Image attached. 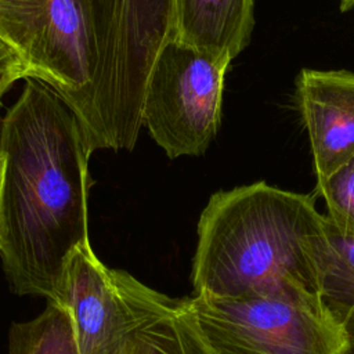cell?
I'll use <instances>...</instances> for the list:
<instances>
[{
    "label": "cell",
    "instance_id": "1",
    "mask_svg": "<svg viewBox=\"0 0 354 354\" xmlns=\"http://www.w3.org/2000/svg\"><path fill=\"white\" fill-rule=\"evenodd\" d=\"M80 119L28 79L0 127V259L10 289L59 303L65 264L88 242V159Z\"/></svg>",
    "mask_w": 354,
    "mask_h": 354
},
{
    "label": "cell",
    "instance_id": "2",
    "mask_svg": "<svg viewBox=\"0 0 354 354\" xmlns=\"http://www.w3.org/2000/svg\"><path fill=\"white\" fill-rule=\"evenodd\" d=\"M330 242L311 195L264 181L213 194L201 213L195 295L248 299L286 292L319 297Z\"/></svg>",
    "mask_w": 354,
    "mask_h": 354
},
{
    "label": "cell",
    "instance_id": "3",
    "mask_svg": "<svg viewBox=\"0 0 354 354\" xmlns=\"http://www.w3.org/2000/svg\"><path fill=\"white\" fill-rule=\"evenodd\" d=\"M189 317L212 354H350L346 332L318 296L286 292L248 299L195 295Z\"/></svg>",
    "mask_w": 354,
    "mask_h": 354
},
{
    "label": "cell",
    "instance_id": "4",
    "mask_svg": "<svg viewBox=\"0 0 354 354\" xmlns=\"http://www.w3.org/2000/svg\"><path fill=\"white\" fill-rule=\"evenodd\" d=\"M231 61L174 36L159 50L145 83L142 126L170 159L202 155L216 137Z\"/></svg>",
    "mask_w": 354,
    "mask_h": 354
},
{
    "label": "cell",
    "instance_id": "5",
    "mask_svg": "<svg viewBox=\"0 0 354 354\" xmlns=\"http://www.w3.org/2000/svg\"><path fill=\"white\" fill-rule=\"evenodd\" d=\"M0 40L28 79L46 83L71 108L91 82V40L83 0H0Z\"/></svg>",
    "mask_w": 354,
    "mask_h": 354
},
{
    "label": "cell",
    "instance_id": "6",
    "mask_svg": "<svg viewBox=\"0 0 354 354\" xmlns=\"http://www.w3.org/2000/svg\"><path fill=\"white\" fill-rule=\"evenodd\" d=\"M170 297L98 260L90 242L68 257L59 304L71 314L80 354H126L134 330Z\"/></svg>",
    "mask_w": 354,
    "mask_h": 354
},
{
    "label": "cell",
    "instance_id": "7",
    "mask_svg": "<svg viewBox=\"0 0 354 354\" xmlns=\"http://www.w3.org/2000/svg\"><path fill=\"white\" fill-rule=\"evenodd\" d=\"M296 104L322 181L354 156V72L301 69Z\"/></svg>",
    "mask_w": 354,
    "mask_h": 354
},
{
    "label": "cell",
    "instance_id": "8",
    "mask_svg": "<svg viewBox=\"0 0 354 354\" xmlns=\"http://www.w3.org/2000/svg\"><path fill=\"white\" fill-rule=\"evenodd\" d=\"M174 37L234 59L250 41L254 0H173Z\"/></svg>",
    "mask_w": 354,
    "mask_h": 354
},
{
    "label": "cell",
    "instance_id": "9",
    "mask_svg": "<svg viewBox=\"0 0 354 354\" xmlns=\"http://www.w3.org/2000/svg\"><path fill=\"white\" fill-rule=\"evenodd\" d=\"M126 354H212L199 336L185 299H169L131 335Z\"/></svg>",
    "mask_w": 354,
    "mask_h": 354
},
{
    "label": "cell",
    "instance_id": "10",
    "mask_svg": "<svg viewBox=\"0 0 354 354\" xmlns=\"http://www.w3.org/2000/svg\"><path fill=\"white\" fill-rule=\"evenodd\" d=\"M328 235L330 250L321 281L319 299L346 332L354 353V236L340 232L329 221Z\"/></svg>",
    "mask_w": 354,
    "mask_h": 354
},
{
    "label": "cell",
    "instance_id": "11",
    "mask_svg": "<svg viewBox=\"0 0 354 354\" xmlns=\"http://www.w3.org/2000/svg\"><path fill=\"white\" fill-rule=\"evenodd\" d=\"M8 354H80L69 310L47 301L36 318L14 322L8 330Z\"/></svg>",
    "mask_w": 354,
    "mask_h": 354
},
{
    "label": "cell",
    "instance_id": "12",
    "mask_svg": "<svg viewBox=\"0 0 354 354\" xmlns=\"http://www.w3.org/2000/svg\"><path fill=\"white\" fill-rule=\"evenodd\" d=\"M315 191L325 201L328 221L340 232L354 236V156L329 177L317 181Z\"/></svg>",
    "mask_w": 354,
    "mask_h": 354
},
{
    "label": "cell",
    "instance_id": "13",
    "mask_svg": "<svg viewBox=\"0 0 354 354\" xmlns=\"http://www.w3.org/2000/svg\"><path fill=\"white\" fill-rule=\"evenodd\" d=\"M18 79H28L21 58L0 40V98Z\"/></svg>",
    "mask_w": 354,
    "mask_h": 354
},
{
    "label": "cell",
    "instance_id": "14",
    "mask_svg": "<svg viewBox=\"0 0 354 354\" xmlns=\"http://www.w3.org/2000/svg\"><path fill=\"white\" fill-rule=\"evenodd\" d=\"M340 11H347L354 7V0H339Z\"/></svg>",
    "mask_w": 354,
    "mask_h": 354
},
{
    "label": "cell",
    "instance_id": "15",
    "mask_svg": "<svg viewBox=\"0 0 354 354\" xmlns=\"http://www.w3.org/2000/svg\"><path fill=\"white\" fill-rule=\"evenodd\" d=\"M1 166H3V160H1V155H0V178H1Z\"/></svg>",
    "mask_w": 354,
    "mask_h": 354
},
{
    "label": "cell",
    "instance_id": "16",
    "mask_svg": "<svg viewBox=\"0 0 354 354\" xmlns=\"http://www.w3.org/2000/svg\"><path fill=\"white\" fill-rule=\"evenodd\" d=\"M0 127H1V120H0Z\"/></svg>",
    "mask_w": 354,
    "mask_h": 354
}]
</instances>
